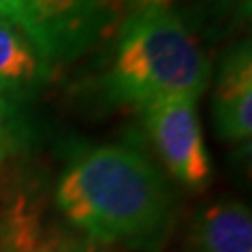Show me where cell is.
Returning a JSON list of instances; mask_svg holds the SVG:
<instances>
[{
	"label": "cell",
	"instance_id": "3957f363",
	"mask_svg": "<svg viewBox=\"0 0 252 252\" xmlns=\"http://www.w3.org/2000/svg\"><path fill=\"white\" fill-rule=\"evenodd\" d=\"M114 9L116 0H0V17L19 28L51 67L97 44Z\"/></svg>",
	"mask_w": 252,
	"mask_h": 252
},
{
	"label": "cell",
	"instance_id": "52a82bcc",
	"mask_svg": "<svg viewBox=\"0 0 252 252\" xmlns=\"http://www.w3.org/2000/svg\"><path fill=\"white\" fill-rule=\"evenodd\" d=\"M191 252H252V217L246 204L223 200L204 208L191 229Z\"/></svg>",
	"mask_w": 252,
	"mask_h": 252
},
{
	"label": "cell",
	"instance_id": "ba28073f",
	"mask_svg": "<svg viewBox=\"0 0 252 252\" xmlns=\"http://www.w3.org/2000/svg\"><path fill=\"white\" fill-rule=\"evenodd\" d=\"M200 6L210 21V30L220 34L242 30L250 23L252 0H200Z\"/></svg>",
	"mask_w": 252,
	"mask_h": 252
},
{
	"label": "cell",
	"instance_id": "30bf717a",
	"mask_svg": "<svg viewBox=\"0 0 252 252\" xmlns=\"http://www.w3.org/2000/svg\"><path fill=\"white\" fill-rule=\"evenodd\" d=\"M132 4H137V2H143V0H130ZM166 2H172V0H166Z\"/></svg>",
	"mask_w": 252,
	"mask_h": 252
},
{
	"label": "cell",
	"instance_id": "9c48e42d",
	"mask_svg": "<svg viewBox=\"0 0 252 252\" xmlns=\"http://www.w3.org/2000/svg\"><path fill=\"white\" fill-rule=\"evenodd\" d=\"M15 145V126L11 116V103L0 97V162L11 154Z\"/></svg>",
	"mask_w": 252,
	"mask_h": 252
},
{
	"label": "cell",
	"instance_id": "8992f818",
	"mask_svg": "<svg viewBox=\"0 0 252 252\" xmlns=\"http://www.w3.org/2000/svg\"><path fill=\"white\" fill-rule=\"evenodd\" d=\"M51 65L36 44L13 23L0 17V97L23 101L46 80Z\"/></svg>",
	"mask_w": 252,
	"mask_h": 252
},
{
	"label": "cell",
	"instance_id": "277c9868",
	"mask_svg": "<svg viewBox=\"0 0 252 252\" xmlns=\"http://www.w3.org/2000/svg\"><path fill=\"white\" fill-rule=\"evenodd\" d=\"M195 103L193 99H170L141 112L147 135L170 177L189 189H204L210 183L212 164Z\"/></svg>",
	"mask_w": 252,
	"mask_h": 252
},
{
	"label": "cell",
	"instance_id": "8fae6325",
	"mask_svg": "<svg viewBox=\"0 0 252 252\" xmlns=\"http://www.w3.org/2000/svg\"><path fill=\"white\" fill-rule=\"evenodd\" d=\"M36 252H53V250H36Z\"/></svg>",
	"mask_w": 252,
	"mask_h": 252
},
{
	"label": "cell",
	"instance_id": "6da1fadb",
	"mask_svg": "<svg viewBox=\"0 0 252 252\" xmlns=\"http://www.w3.org/2000/svg\"><path fill=\"white\" fill-rule=\"evenodd\" d=\"M57 204L69 223L101 244L156 250L172 220V193L156 164L130 145H101L61 172Z\"/></svg>",
	"mask_w": 252,
	"mask_h": 252
},
{
	"label": "cell",
	"instance_id": "5b68a950",
	"mask_svg": "<svg viewBox=\"0 0 252 252\" xmlns=\"http://www.w3.org/2000/svg\"><path fill=\"white\" fill-rule=\"evenodd\" d=\"M212 116L219 137L248 145L252 135V49L238 42L223 55L212 91Z\"/></svg>",
	"mask_w": 252,
	"mask_h": 252
},
{
	"label": "cell",
	"instance_id": "7a4b0ae2",
	"mask_svg": "<svg viewBox=\"0 0 252 252\" xmlns=\"http://www.w3.org/2000/svg\"><path fill=\"white\" fill-rule=\"evenodd\" d=\"M210 74L206 53L172 2L143 0L118 28L105 94L137 109L170 99L198 101Z\"/></svg>",
	"mask_w": 252,
	"mask_h": 252
}]
</instances>
